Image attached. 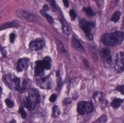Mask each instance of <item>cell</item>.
Instances as JSON below:
<instances>
[{"label": "cell", "mask_w": 124, "mask_h": 123, "mask_svg": "<svg viewBox=\"0 0 124 123\" xmlns=\"http://www.w3.org/2000/svg\"><path fill=\"white\" fill-rule=\"evenodd\" d=\"M124 40V32L116 31L104 35L101 39L103 44L107 47L115 46L121 44Z\"/></svg>", "instance_id": "obj_1"}, {"label": "cell", "mask_w": 124, "mask_h": 123, "mask_svg": "<svg viewBox=\"0 0 124 123\" xmlns=\"http://www.w3.org/2000/svg\"><path fill=\"white\" fill-rule=\"evenodd\" d=\"M114 68L116 72L121 74L124 71V52L117 53L114 58Z\"/></svg>", "instance_id": "obj_2"}, {"label": "cell", "mask_w": 124, "mask_h": 123, "mask_svg": "<svg viewBox=\"0 0 124 123\" xmlns=\"http://www.w3.org/2000/svg\"><path fill=\"white\" fill-rule=\"evenodd\" d=\"M38 86L41 89H50L53 88L54 82L51 78L49 77H43L39 79L36 82Z\"/></svg>", "instance_id": "obj_3"}, {"label": "cell", "mask_w": 124, "mask_h": 123, "mask_svg": "<svg viewBox=\"0 0 124 123\" xmlns=\"http://www.w3.org/2000/svg\"><path fill=\"white\" fill-rule=\"evenodd\" d=\"M16 14L20 19L25 21L33 22L35 21L36 18L34 15L23 9H20L17 10L16 11Z\"/></svg>", "instance_id": "obj_4"}, {"label": "cell", "mask_w": 124, "mask_h": 123, "mask_svg": "<svg viewBox=\"0 0 124 123\" xmlns=\"http://www.w3.org/2000/svg\"><path fill=\"white\" fill-rule=\"evenodd\" d=\"M46 45V43L42 39H38L31 41L30 43V49L32 51H37L42 49Z\"/></svg>", "instance_id": "obj_5"}, {"label": "cell", "mask_w": 124, "mask_h": 123, "mask_svg": "<svg viewBox=\"0 0 124 123\" xmlns=\"http://www.w3.org/2000/svg\"><path fill=\"white\" fill-rule=\"evenodd\" d=\"M80 28L85 34L90 33L92 29L94 26V24L92 22H87L86 19H82L79 22Z\"/></svg>", "instance_id": "obj_6"}, {"label": "cell", "mask_w": 124, "mask_h": 123, "mask_svg": "<svg viewBox=\"0 0 124 123\" xmlns=\"http://www.w3.org/2000/svg\"><path fill=\"white\" fill-rule=\"evenodd\" d=\"M29 99L35 103H40L41 97L39 91L35 89H30L28 91Z\"/></svg>", "instance_id": "obj_7"}, {"label": "cell", "mask_w": 124, "mask_h": 123, "mask_svg": "<svg viewBox=\"0 0 124 123\" xmlns=\"http://www.w3.org/2000/svg\"><path fill=\"white\" fill-rule=\"evenodd\" d=\"M30 59L27 58H20L17 63L16 69L19 72H22L23 70H26L29 66Z\"/></svg>", "instance_id": "obj_8"}, {"label": "cell", "mask_w": 124, "mask_h": 123, "mask_svg": "<svg viewBox=\"0 0 124 123\" xmlns=\"http://www.w3.org/2000/svg\"><path fill=\"white\" fill-rule=\"evenodd\" d=\"M44 69L50 70L51 67V59L49 56L45 57L42 60L39 61Z\"/></svg>", "instance_id": "obj_9"}, {"label": "cell", "mask_w": 124, "mask_h": 123, "mask_svg": "<svg viewBox=\"0 0 124 123\" xmlns=\"http://www.w3.org/2000/svg\"><path fill=\"white\" fill-rule=\"evenodd\" d=\"M36 65L34 70V74L36 76L41 77L44 75L45 69L41 66L39 61H36Z\"/></svg>", "instance_id": "obj_10"}, {"label": "cell", "mask_w": 124, "mask_h": 123, "mask_svg": "<svg viewBox=\"0 0 124 123\" xmlns=\"http://www.w3.org/2000/svg\"><path fill=\"white\" fill-rule=\"evenodd\" d=\"M23 103L25 107L29 111L33 110L35 108V103L31 101L28 97H25L23 100Z\"/></svg>", "instance_id": "obj_11"}, {"label": "cell", "mask_w": 124, "mask_h": 123, "mask_svg": "<svg viewBox=\"0 0 124 123\" xmlns=\"http://www.w3.org/2000/svg\"><path fill=\"white\" fill-rule=\"evenodd\" d=\"M19 23L18 22V21H16L8 22L0 26V31L8 29V28H12L15 27L19 25Z\"/></svg>", "instance_id": "obj_12"}, {"label": "cell", "mask_w": 124, "mask_h": 123, "mask_svg": "<svg viewBox=\"0 0 124 123\" xmlns=\"http://www.w3.org/2000/svg\"><path fill=\"white\" fill-rule=\"evenodd\" d=\"M72 43L75 49L78 52L81 53H83L84 52V48L76 38L74 37L72 39Z\"/></svg>", "instance_id": "obj_13"}, {"label": "cell", "mask_w": 124, "mask_h": 123, "mask_svg": "<svg viewBox=\"0 0 124 123\" xmlns=\"http://www.w3.org/2000/svg\"><path fill=\"white\" fill-rule=\"evenodd\" d=\"M85 101H81L78 103L77 107V111L78 113L81 115H84L86 113L85 110Z\"/></svg>", "instance_id": "obj_14"}, {"label": "cell", "mask_w": 124, "mask_h": 123, "mask_svg": "<svg viewBox=\"0 0 124 123\" xmlns=\"http://www.w3.org/2000/svg\"><path fill=\"white\" fill-rule=\"evenodd\" d=\"M12 85L14 86V88L16 91H19L20 89V79L18 77H15L12 78H10Z\"/></svg>", "instance_id": "obj_15"}, {"label": "cell", "mask_w": 124, "mask_h": 123, "mask_svg": "<svg viewBox=\"0 0 124 123\" xmlns=\"http://www.w3.org/2000/svg\"><path fill=\"white\" fill-rule=\"evenodd\" d=\"M124 99L120 98H116L113 100L110 104L111 106L115 109H117L121 107L122 104L124 102Z\"/></svg>", "instance_id": "obj_16"}, {"label": "cell", "mask_w": 124, "mask_h": 123, "mask_svg": "<svg viewBox=\"0 0 124 123\" xmlns=\"http://www.w3.org/2000/svg\"><path fill=\"white\" fill-rule=\"evenodd\" d=\"M30 84V80L27 79H24L23 81L22 86L20 87L19 91L20 93H23L27 89Z\"/></svg>", "instance_id": "obj_17"}, {"label": "cell", "mask_w": 124, "mask_h": 123, "mask_svg": "<svg viewBox=\"0 0 124 123\" xmlns=\"http://www.w3.org/2000/svg\"><path fill=\"white\" fill-rule=\"evenodd\" d=\"M110 53V50L109 48H103L100 52V56L102 58H105L108 56Z\"/></svg>", "instance_id": "obj_18"}, {"label": "cell", "mask_w": 124, "mask_h": 123, "mask_svg": "<svg viewBox=\"0 0 124 123\" xmlns=\"http://www.w3.org/2000/svg\"><path fill=\"white\" fill-rule=\"evenodd\" d=\"M85 110H86V113L87 114H90L93 112L94 110V107L92 102H86Z\"/></svg>", "instance_id": "obj_19"}, {"label": "cell", "mask_w": 124, "mask_h": 123, "mask_svg": "<svg viewBox=\"0 0 124 123\" xmlns=\"http://www.w3.org/2000/svg\"><path fill=\"white\" fill-rule=\"evenodd\" d=\"M40 13L41 15H42L44 17H45L46 19L49 23H50V24H52L53 23V22H54V19H53V18L51 16L46 13V11H44L43 10H41L40 11Z\"/></svg>", "instance_id": "obj_20"}, {"label": "cell", "mask_w": 124, "mask_h": 123, "mask_svg": "<svg viewBox=\"0 0 124 123\" xmlns=\"http://www.w3.org/2000/svg\"><path fill=\"white\" fill-rule=\"evenodd\" d=\"M121 13L119 11H116L113 14L111 18V21L115 23L117 22L120 19Z\"/></svg>", "instance_id": "obj_21"}, {"label": "cell", "mask_w": 124, "mask_h": 123, "mask_svg": "<svg viewBox=\"0 0 124 123\" xmlns=\"http://www.w3.org/2000/svg\"><path fill=\"white\" fill-rule=\"evenodd\" d=\"M53 117L54 118L59 117L60 115V110L58 106L54 105L53 108Z\"/></svg>", "instance_id": "obj_22"}, {"label": "cell", "mask_w": 124, "mask_h": 123, "mask_svg": "<svg viewBox=\"0 0 124 123\" xmlns=\"http://www.w3.org/2000/svg\"><path fill=\"white\" fill-rule=\"evenodd\" d=\"M84 10L87 15L89 16H93L95 15V12L90 7H85L84 8Z\"/></svg>", "instance_id": "obj_23"}, {"label": "cell", "mask_w": 124, "mask_h": 123, "mask_svg": "<svg viewBox=\"0 0 124 123\" xmlns=\"http://www.w3.org/2000/svg\"><path fill=\"white\" fill-rule=\"evenodd\" d=\"M108 121V117L105 115H103L101 116L99 118L95 121V123H105Z\"/></svg>", "instance_id": "obj_24"}, {"label": "cell", "mask_w": 124, "mask_h": 123, "mask_svg": "<svg viewBox=\"0 0 124 123\" xmlns=\"http://www.w3.org/2000/svg\"><path fill=\"white\" fill-rule=\"evenodd\" d=\"M18 112L21 114V116H22L23 119L25 120L27 118V113L25 112V110H24L23 108H20L19 110H18Z\"/></svg>", "instance_id": "obj_25"}, {"label": "cell", "mask_w": 124, "mask_h": 123, "mask_svg": "<svg viewBox=\"0 0 124 123\" xmlns=\"http://www.w3.org/2000/svg\"><path fill=\"white\" fill-rule=\"evenodd\" d=\"M5 103L7 106L9 108H12L14 106V102L8 99H6Z\"/></svg>", "instance_id": "obj_26"}, {"label": "cell", "mask_w": 124, "mask_h": 123, "mask_svg": "<svg viewBox=\"0 0 124 123\" xmlns=\"http://www.w3.org/2000/svg\"><path fill=\"white\" fill-rule=\"evenodd\" d=\"M116 90L120 92L122 95H124V85H118L116 87Z\"/></svg>", "instance_id": "obj_27"}, {"label": "cell", "mask_w": 124, "mask_h": 123, "mask_svg": "<svg viewBox=\"0 0 124 123\" xmlns=\"http://www.w3.org/2000/svg\"><path fill=\"white\" fill-rule=\"evenodd\" d=\"M70 16L71 21H74L77 17V14L74 10H71L70 11Z\"/></svg>", "instance_id": "obj_28"}, {"label": "cell", "mask_w": 124, "mask_h": 123, "mask_svg": "<svg viewBox=\"0 0 124 123\" xmlns=\"http://www.w3.org/2000/svg\"><path fill=\"white\" fill-rule=\"evenodd\" d=\"M97 3L99 8L102 9L104 7V0H97Z\"/></svg>", "instance_id": "obj_29"}, {"label": "cell", "mask_w": 124, "mask_h": 123, "mask_svg": "<svg viewBox=\"0 0 124 123\" xmlns=\"http://www.w3.org/2000/svg\"><path fill=\"white\" fill-rule=\"evenodd\" d=\"M57 98V95L56 94H52L49 97V100L51 103L54 102Z\"/></svg>", "instance_id": "obj_30"}, {"label": "cell", "mask_w": 124, "mask_h": 123, "mask_svg": "<svg viewBox=\"0 0 124 123\" xmlns=\"http://www.w3.org/2000/svg\"><path fill=\"white\" fill-rule=\"evenodd\" d=\"M106 63L108 65H112L113 64V60H112V56L111 55H108V57L106 60Z\"/></svg>", "instance_id": "obj_31"}, {"label": "cell", "mask_w": 124, "mask_h": 123, "mask_svg": "<svg viewBox=\"0 0 124 123\" xmlns=\"http://www.w3.org/2000/svg\"><path fill=\"white\" fill-rule=\"evenodd\" d=\"M62 30L63 32H64L65 34H66L68 35L70 34L68 27L67 26H65V25H63Z\"/></svg>", "instance_id": "obj_32"}, {"label": "cell", "mask_w": 124, "mask_h": 123, "mask_svg": "<svg viewBox=\"0 0 124 123\" xmlns=\"http://www.w3.org/2000/svg\"><path fill=\"white\" fill-rule=\"evenodd\" d=\"M15 35L14 33H12L9 35V40L11 43H13L15 39Z\"/></svg>", "instance_id": "obj_33"}, {"label": "cell", "mask_w": 124, "mask_h": 123, "mask_svg": "<svg viewBox=\"0 0 124 123\" xmlns=\"http://www.w3.org/2000/svg\"><path fill=\"white\" fill-rule=\"evenodd\" d=\"M85 35H86L87 39L89 40H92L93 39V35L90 32L85 34Z\"/></svg>", "instance_id": "obj_34"}, {"label": "cell", "mask_w": 124, "mask_h": 123, "mask_svg": "<svg viewBox=\"0 0 124 123\" xmlns=\"http://www.w3.org/2000/svg\"><path fill=\"white\" fill-rule=\"evenodd\" d=\"M1 55L3 56V57H6L7 55V51L4 48L1 49Z\"/></svg>", "instance_id": "obj_35"}, {"label": "cell", "mask_w": 124, "mask_h": 123, "mask_svg": "<svg viewBox=\"0 0 124 123\" xmlns=\"http://www.w3.org/2000/svg\"><path fill=\"white\" fill-rule=\"evenodd\" d=\"M63 2L66 8H68L69 6V4L68 0H63Z\"/></svg>", "instance_id": "obj_36"}, {"label": "cell", "mask_w": 124, "mask_h": 123, "mask_svg": "<svg viewBox=\"0 0 124 123\" xmlns=\"http://www.w3.org/2000/svg\"><path fill=\"white\" fill-rule=\"evenodd\" d=\"M52 5H53L54 7L56 10H59V8L58 6L56 4V1L54 0H52Z\"/></svg>", "instance_id": "obj_37"}, {"label": "cell", "mask_w": 124, "mask_h": 123, "mask_svg": "<svg viewBox=\"0 0 124 123\" xmlns=\"http://www.w3.org/2000/svg\"><path fill=\"white\" fill-rule=\"evenodd\" d=\"M57 87H59V88H60V86H61V85H62V80L61 78L58 79L57 81Z\"/></svg>", "instance_id": "obj_38"}, {"label": "cell", "mask_w": 124, "mask_h": 123, "mask_svg": "<svg viewBox=\"0 0 124 123\" xmlns=\"http://www.w3.org/2000/svg\"><path fill=\"white\" fill-rule=\"evenodd\" d=\"M43 9L44 11H48L49 8L47 4H45L43 6Z\"/></svg>", "instance_id": "obj_39"}, {"label": "cell", "mask_w": 124, "mask_h": 123, "mask_svg": "<svg viewBox=\"0 0 124 123\" xmlns=\"http://www.w3.org/2000/svg\"><path fill=\"white\" fill-rule=\"evenodd\" d=\"M60 75V71H57L56 72V76L57 77H59Z\"/></svg>", "instance_id": "obj_40"}, {"label": "cell", "mask_w": 124, "mask_h": 123, "mask_svg": "<svg viewBox=\"0 0 124 123\" xmlns=\"http://www.w3.org/2000/svg\"><path fill=\"white\" fill-rule=\"evenodd\" d=\"M2 88H1V87L0 86V99L1 97V94H2Z\"/></svg>", "instance_id": "obj_41"}, {"label": "cell", "mask_w": 124, "mask_h": 123, "mask_svg": "<svg viewBox=\"0 0 124 123\" xmlns=\"http://www.w3.org/2000/svg\"><path fill=\"white\" fill-rule=\"evenodd\" d=\"M16 121H15V120H13L12 121H11V122H9V123H16Z\"/></svg>", "instance_id": "obj_42"}, {"label": "cell", "mask_w": 124, "mask_h": 123, "mask_svg": "<svg viewBox=\"0 0 124 123\" xmlns=\"http://www.w3.org/2000/svg\"><path fill=\"white\" fill-rule=\"evenodd\" d=\"M46 0L47 1H50L52 0Z\"/></svg>", "instance_id": "obj_43"}, {"label": "cell", "mask_w": 124, "mask_h": 123, "mask_svg": "<svg viewBox=\"0 0 124 123\" xmlns=\"http://www.w3.org/2000/svg\"><path fill=\"white\" fill-rule=\"evenodd\" d=\"M1 47H0V51H1Z\"/></svg>", "instance_id": "obj_44"}]
</instances>
